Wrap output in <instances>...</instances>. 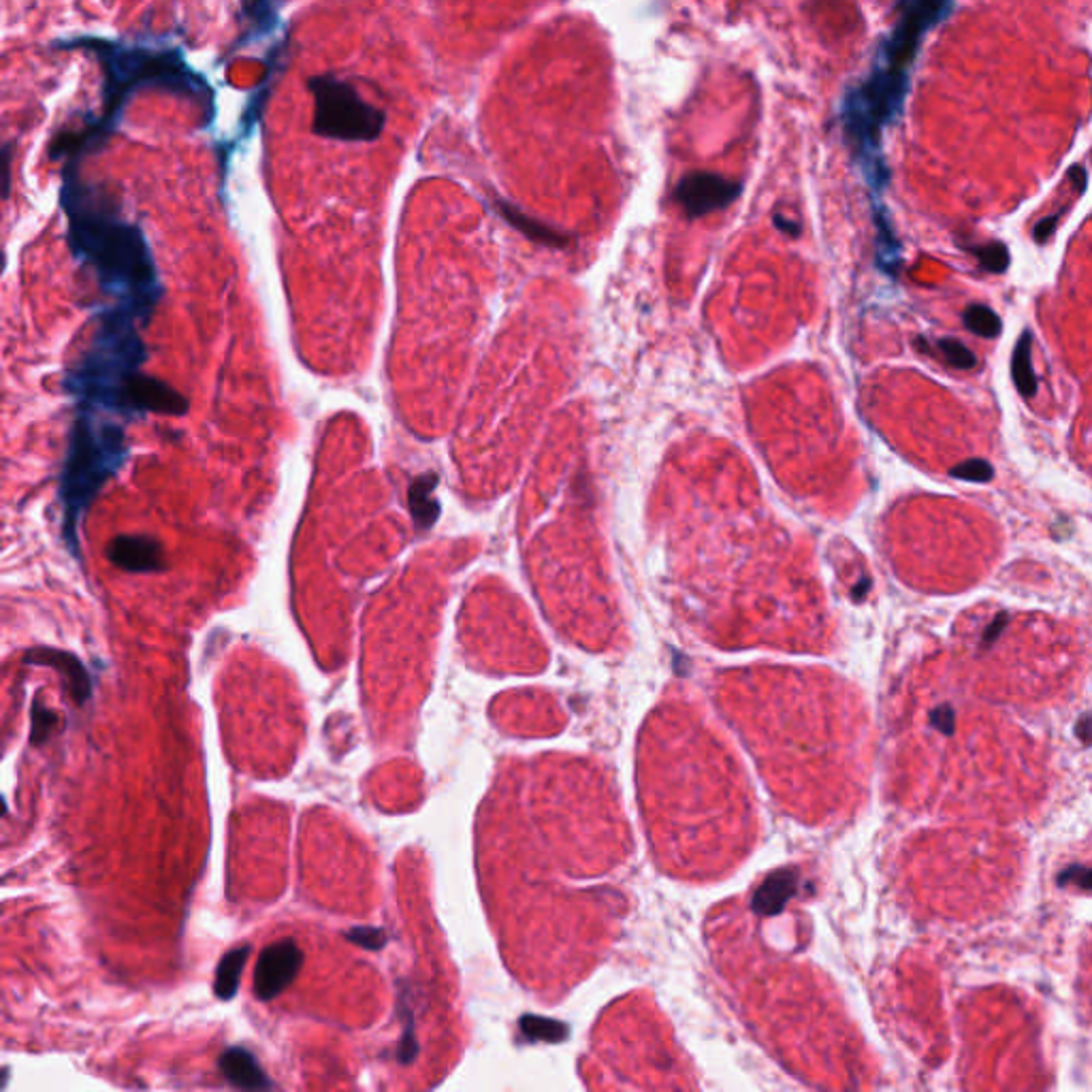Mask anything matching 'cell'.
<instances>
[{"label":"cell","instance_id":"obj_10","mask_svg":"<svg viewBox=\"0 0 1092 1092\" xmlns=\"http://www.w3.org/2000/svg\"><path fill=\"white\" fill-rule=\"evenodd\" d=\"M24 664L48 666V668H54L56 672H60V676H63L67 681L69 691H71V696H73V700L77 705H84L90 700L92 681L88 676V670L73 653L60 651V649H50V647H37V649H30L24 655Z\"/></svg>","mask_w":1092,"mask_h":1092},{"label":"cell","instance_id":"obj_1","mask_svg":"<svg viewBox=\"0 0 1092 1092\" xmlns=\"http://www.w3.org/2000/svg\"><path fill=\"white\" fill-rule=\"evenodd\" d=\"M60 203L69 222V248L116 305L148 324L160 299L156 261L141 226L122 216L120 203L96 184L84 181L77 160L63 171Z\"/></svg>","mask_w":1092,"mask_h":1092},{"label":"cell","instance_id":"obj_12","mask_svg":"<svg viewBox=\"0 0 1092 1092\" xmlns=\"http://www.w3.org/2000/svg\"><path fill=\"white\" fill-rule=\"evenodd\" d=\"M436 487H438V477L431 471L412 479L408 487V508H410L412 521H415L417 531L431 529L440 517V502L436 498Z\"/></svg>","mask_w":1092,"mask_h":1092},{"label":"cell","instance_id":"obj_22","mask_svg":"<svg viewBox=\"0 0 1092 1092\" xmlns=\"http://www.w3.org/2000/svg\"><path fill=\"white\" fill-rule=\"evenodd\" d=\"M502 212H504V216H506V218H508V220H510V222H512L514 226H519V229H521L523 233L531 235L533 239H540V241H549V243H558V241H560L558 233H553L551 229H542V226H540V224H535V222L527 220V218H525V216H521L519 212H512L510 208H506V205H504V208H502Z\"/></svg>","mask_w":1092,"mask_h":1092},{"label":"cell","instance_id":"obj_13","mask_svg":"<svg viewBox=\"0 0 1092 1092\" xmlns=\"http://www.w3.org/2000/svg\"><path fill=\"white\" fill-rule=\"evenodd\" d=\"M252 954L250 945H239L235 950L226 952L222 960L216 966V979H214V995L220 1001H231L239 991V979L248 956Z\"/></svg>","mask_w":1092,"mask_h":1092},{"label":"cell","instance_id":"obj_6","mask_svg":"<svg viewBox=\"0 0 1092 1092\" xmlns=\"http://www.w3.org/2000/svg\"><path fill=\"white\" fill-rule=\"evenodd\" d=\"M947 3L950 0H900L898 22L881 48L877 67L906 75L922 37L939 22Z\"/></svg>","mask_w":1092,"mask_h":1092},{"label":"cell","instance_id":"obj_9","mask_svg":"<svg viewBox=\"0 0 1092 1092\" xmlns=\"http://www.w3.org/2000/svg\"><path fill=\"white\" fill-rule=\"evenodd\" d=\"M107 555L114 566L127 572H160L167 568L160 542L152 535H118Z\"/></svg>","mask_w":1092,"mask_h":1092},{"label":"cell","instance_id":"obj_28","mask_svg":"<svg viewBox=\"0 0 1092 1092\" xmlns=\"http://www.w3.org/2000/svg\"><path fill=\"white\" fill-rule=\"evenodd\" d=\"M1076 734L1084 740L1086 745L1092 743V715H1086L1080 719V724L1076 726Z\"/></svg>","mask_w":1092,"mask_h":1092},{"label":"cell","instance_id":"obj_27","mask_svg":"<svg viewBox=\"0 0 1092 1092\" xmlns=\"http://www.w3.org/2000/svg\"><path fill=\"white\" fill-rule=\"evenodd\" d=\"M3 189H5V197L9 195V187H11V143H7V146L3 148Z\"/></svg>","mask_w":1092,"mask_h":1092},{"label":"cell","instance_id":"obj_19","mask_svg":"<svg viewBox=\"0 0 1092 1092\" xmlns=\"http://www.w3.org/2000/svg\"><path fill=\"white\" fill-rule=\"evenodd\" d=\"M950 477L966 483H991L995 479V467L984 459H966L950 469Z\"/></svg>","mask_w":1092,"mask_h":1092},{"label":"cell","instance_id":"obj_20","mask_svg":"<svg viewBox=\"0 0 1092 1092\" xmlns=\"http://www.w3.org/2000/svg\"><path fill=\"white\" fill-rule=\"evenodd\" d=\"M344 939L363 947V950H367V952L382 950V947L388 941L386 933L382 929H376V926H357V929L346 931Z\"/></svg>","mask_w":1092,"mask_h":1092},{"label":"cell","instance_id":"obj_15","mask_svg":"<svg viewBox=\"0 0 1092 1092\" xmlns=\"http://www.w3.org/2000/svg\"><path fill=\"white\" fill-rule=\"evenodd\" d=\"M962 322L968 332L979 338H999L1003 332V322L997 316V312H993L991 307L981 303L968 305L962 314Z\"/></svg>","mask_w":1092,"mask_h":1092},{"label":"cell","instance_id":"obj_3","mask_svg":"<svg viewBox=\"0 0 1092 1092\" xmlns=\"http://www.w3.org/2000/svg\"><path fill=\"white\" fill-rule=\"evenodd\" d=\"M141 320L120 305L96 316L94 334L84 353L67 369L65 390L77 402V410L114 412L131 417L129 397L141 365L148 359L139 336Z\"/></svg>","mask_w":1092,"mask_h":1092},{"label":"cell","instance_id":"obj_21","mask_svg":"<svg viewBox=\"0 0 1092 1092\" xmlns=\"http://www.w3.org/2000/svg\"><path fill=\"white\" fill-rule=\"evenodd\" d=\"M404 1007V1005H402ZM419 1054V1043L415 1037V1022H412V1012L404 1007V1035L397 1047V1061L402 1065H410Z\"/></svg>","mask_w":1092,"mask_h":1092},{"label":"cell","instance_id":"obj_7","mask_svg":"<svg viewBox=\"0 0 1092 1092\" xmlns=\"http://www.w3.org/2000/svg\"><path fill=\"white\" fill-rule=\"evenodd\" d=\"M303 966V952L295 939H280L265 947L254 966V997L274 1001L291 986Z\"/></svg>","mask_w":1092,"mask_h":1092},{"label":"cell","instance_id":"obj_5","mask_svg":"<svg viewBox=\"0 0 1092 1092\" xmlns=\"http://www.w3.org/2000/svg\"><path fill=\"white\" fill-rule=\"evenodd\" d=\"M314 94L312 131L324 139L340 141H376L384 129V112L334 75H318L307 81Z\"/></svg>","mask_w":1092,"mask_h":1092},{"label":"cell","instance_id":"obj_18","mask_svg":"<svg viewBox=\"0 0 1092 1092\" xmlns=\"http://www.w3.org/2000/svg\"><path fill=\"white\" fill-rule=\"evenodd\" d=\"M58 724V715L48 709L44 703H34L32 705V732H30V743L41 747L46 743V740L52 736L54 728Z\"/></svg>","mask_w":1092,"mask_h":1092},{"label":"cell","instance_id":"obj_16","mask_svg":"<svg viewBox=\"0 0 1092 1092\" xmlns=\"http://www.w3.org/2000/svg\"><path fill=\"white\" fill-rule=\"evenodd\" d=\"M968 250L975 254V259L981 265V270L991 272V274H1005L1007 272L1009 250H1007L1005 243L991 241V243H984V245H971Z\"/></svg>","mask_w":1092,"mask_h":1092},{"label":"cell","instance_id":"obj_17","mask_svg":"<svg viewBox=\"0 0 1092 1092\" xmlns=\"http://www.w3.org/2000/svg\"><path fill=\"white\" fill-rule=\"evenodd\" d=\"M937 355L950 365V367H956V369H973L977 365V357L968 350L962 342L958 340H950V338H941L937 344Z\"/></svg>","mask_w":1092,"mask_h":1092},{"label":"cell","instance_id":"obj_11","mask_svg":"<svg viewBox=\"0 0 1092 1092\" xmlns=\"http://www.w3.org/2000/svg\"><path fill=\"white\" fill-rule=\"evenodd\" d=\"M218 1067H220L222 1078L229 1082L231 1086L239 1088V1090H270V1088H274L272 1080L267 1078V1074L261 1069L257 1057L252 1052H248L245 1047L233 1045L229 1049H224L220 1061H218Z\"/></svg>","mask_w":1092,"mask_h":1092},{"label":"cell","instance_id":"obj_4","mask_svg":"<svg viewBox=\"0 0 1092 1092\" xmlns=\"http://www.w3.org/2000/svg\"><path fill=\"white\" fill-rule=\"evenodd\" d=\"M129 457L125 427L94 410H77L69 448L60 474L58 498L63 506V535L71 555L79 558V525L100 489Z\"/></svg>","mask_w":1092,"mask_h":1092},{"label":"cell","instance_id":"obj_24","mask_svg":"<svg viewBox=\"0 0 1092 1092\" xmlns=\"http://www.w3.org/2000/svg\"><path fill=\"white\" fill-rule=\"evenodd\" d=\"M931 726L937 728L939 732H943L945 736H952L954 734V724H956V715H954V709L950 705H941L937 709L931 711Z\"/></svg>","mask_w":1092,"mask_h":1092},{"label":"cell","instance_id":"obj_26","mask_svg":"<svg viewBox=\"0 0 1092 1092\" xmlns=\"http://www.w3.org/2000/svg\"><path fill=\"white\" fill-rule=\"evenodd\" d=\"M1007 622H1009V616H1007V612H999V614H997V620H995V622H993L991 626H988V630H986V634H984V641H981V647H991V645H993V643L997 641V638L1001 636V632L1005 630Z\"/></svg>","mask_w":1092,"mask_h":1092},{"label":"cell","instance_id":"obj_23","mask_svg":"<svg viewBox=\"0 0 1092 1092\" xmlns=\"http://www.w3.org/2000/svg\"><path fill=\"white\" fill-rule=\"evenodd\" d=\"M1059 885H1076L1078 890L1092 892V869L1086 867H1069L1059 875Z\"/></svg>","mask_w":1092,"mask_h":1092},{"label":"cell","instance_id":"obj_8","mask_svg":"<svg viewBox=\"0 0 1092 1092\" xmlns=\"http://www.w3.org/2000/svg\"><path fill=\"white\" fill-rule=\"evenodd\" d=\"M740 191H743L740 181L728 179L717 173L696 171L678 181L674 199L685 210L687 216L700 218L709 212L726 208V205L738 199Z\"/></svg>","mask_w":1092,"mask_h":1092},{"label":"cell","instance_id":"obj_2","mask_svg":"<svg viewBox=\"0 0 1092 1092\" xmlns=\"http://www.w3.org/2000/svg\"><path fill=\"white\" fill-rule=\"evenodd\" d=\"M56 46L92 54L100 63L102 73H105V84H102L105 114L88 122L84 129L58 133L50 148V156L56 160H79L84 154L98 150L118 129V120L125 112L131 94L143 86L191 98L208 112L210 120L216 114L210 84L189 67L177 50L129 48L125 44H112V41L100 39H75Z\"/></svg>","mask_w":1092,"mask_h":1092},{"label":"cell","instance_id":"obj_25","mask_svg":"<svg viewBox=\"0 0 1092 1092\" xmlns=\"http://www.w3.org/2000/svg\"><path fill=\"white\" fill-rule=\"evenodd\" d=\"M1059 218H1061V214H1052V216H1047V218L1039 220V222L1035 224V229H1033V239H1035L1037 243H1045L1049 237L1054 235L1057 224H1059Z\"/></svg>","mask_w":1092,"mask_h":1092},{"label":"cell","instance_id":"obj_14","mask_svg":"<svg viewBox=\"0 0 1092 1092\" xmlns=\"http://www.w3.org/2000/svg\"><path fill=\"white\" fill-rule=\"evenodd\" d=\"M1012 378L1022 397L1033 399L1037 395V376L1033 369V336H1030V332H1024L1014 348Z\"/></svg>","mask_w":1092,"mask_h":1092}]
</instances>
